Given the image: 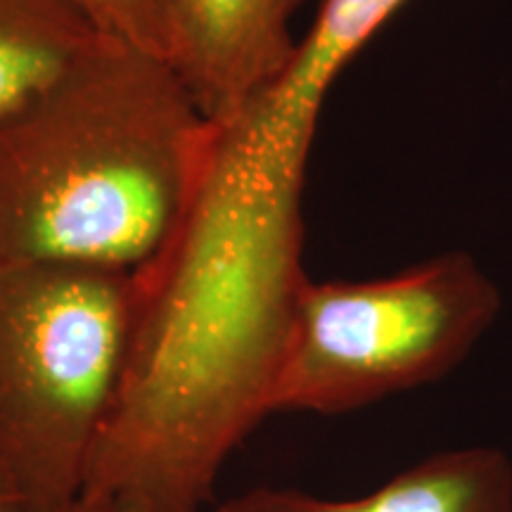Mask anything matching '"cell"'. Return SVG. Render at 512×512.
Masks as SVG:
<instances>
[{"label":"cell","mask_w":512,"mask_h":512,"mask_svg":"<svg viewBox=\"0 0 512 512\" xmlns=\"http://www.w3.org/2000/svg\"><path fill=\"white\" fill-rule=\"evenodd\" d=\"M309 155L245 112L219 126L188 221L138 275L119 399L83 496L133 512H200L271 399L306 283Z\"/></svg>","instance_id":"6da1fadb"},{"label":"cell","mask_w":512,"mask_h":512,"mask_svg":"<svg viewBox=\"0 0 512 512\" xmlns=\"http://www.w3.org/2000/svg\"><path fill=\"white\" fill-rule=\"evenodd\" d=\"M216 136L174 64L102 36L0 121V268L145 273L188 221Z\"/></svg>","instance_id":"7a4b0ae2"},{"label":"cell","mask_w":512,"mask_h":512,"mask_svg":"<svg viewBox=\"0 0 512 512\" xmlns=\"http://www.w3.org/2000/svg\"><path fill=\"white\" fill-rule=\"evenodd\" d=\"M138 275L0 268V467L27 512H67L126 375Z\"/></svg>","instance_id":"3957f363"},{"label":"cell","mask_w":512,"mask_h":512,"mask_svg":"<svg viewBox=\"0 0 512 512\" xmlns=\"http://www.w3.org/2000/svg\"><path fill=\"white\" fill-rule=\"evenodd\" d=\"M503 299L475 256L448 252L375 280L306 278L271 415H344L456 370Z\"/></svg>","instance_id":"277c9868"},{"label":"cell","mask_w":512,"mask_h":512,"mask_svg":"<svg viewBox=\"0 0 512 512\" xmlns=\"http://www.w3.org/2000/svg\"><path fill=\"white\" fill-rule=\"evenodd\" d=\"M302 0H162L169 62L214 124H230L273 88L297 38Z\"/></svg>","instance_id":"5b68a950"},{"label":"cell","mask_w":512,"mask_h":512,"mask_svg":"<svg viewBox=\"0 0 512 512\" xmlns=\"http://www.w3.org/2000/svg\"><path fill=\"white\" fill-rule=\"evenodd\" d=\"M216 512H512V458L496 446L451 448L349 501L256 486Z\"/></svg>","instance_id":"8992f818"},{"label":"cell","mask_w":512,"mask_h":512,"mask_svg":"<svg viewBox=\"0 0 512 512\" xmlns=\"http://www.w3.org/2000/svg\"><path fill=\"white\" fill-rule=\"evenodd\" d=\"M406 0H323L287 69L252 110L271 136L311 150L323 102L347 64Z\"/></svg>","instance_id":"52a82bcc"},{"label":"cell","mask_w":512,"mask_h":512,"mask_svg":"<svg viewBox=\"0 0 512 512\" xmlns=\"http://www.w3.org/2000/svg\"><path fill=\"white\" fill-rule=\"evenodd\" d=\"M102 36L72 0H0V121L48 91Z\"/></svg>","instance_id":"ba28073f"},{"label":"cell","mask_w":512,"mask_h":512,"mask_svg":"<svg viewBox=\"0 0 512 512\" xmlns=\"http://www.w3.org/2000/svg\"><path fill=\"white\" fill-rule=\"evenodd\" d=\"M100 34L169 60L162 0H72Z\"/></svg>","instance_id":"9c48e42d"},{"label":"cell","mask_w":512,"mask_h":512,"mask_svg":"<svg viewBox=\"0 0 512 512\" xmlns=\"http://www.w3.org/2000/svg\"><path fill=\"white\" fill-rule=\"evenodd\" d=\"M0 512H27V505L19 496L15 482H12L3 467H0Z\"/></svg>","instance_id":"30bf717a"},{"label":"cell","mask_w":512,"mask_h":512,"mask_svg":"<svg viewBox=\"0 0 512 512\" xmlns=\"http://www.w3.org/2000/svg\"><path fill=\"white\" fill-rule=\"evenodd\" d=\"M67 512H133V510H128L124 505H117L112 501H105V498L81 496Z\"/></svg>","instance_id":"8fae6325"}]
</instances>
